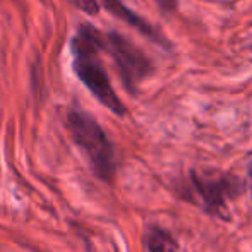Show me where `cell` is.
I'll return each mask as SVG.
<instances>
[{"mask_svg":"<svg viewBox=\"0 0 252 252\" xmlns=\"http://www.w3.org/2000/svg\"><path fill=\"white\" fill-rule=\"evenodd\" d=\"M70 50L74 55V72L81 83L110 112L120 117L126 115V105L117 96L108 74L98 59V52L103 50V34L91 24H83L70 41Z\"/></svg>","mask_w":252,"mask_h":252,"instance_id":"obj_1","label":"cell"},{"mask_svg":"<svg viewBox=\"0 0 252 252\" xmlns=\"http://www.w3.org/2000/svg\"><path fill=\"white\" fill-rule=\"evenodd\" d=\"M67 129L72 141L86 155L94 175L110 182L117 170L115 150L100 124L90 113L72 108L67 112Z\"/></svg>","mask_w":252,"mask_h":252,"instance_id":"obj_2","label":"cell"},{"mask_svg":"<svg viewBox=\"0 0 252 252\" xmlns=\"http://www.w3.org/2000/svg\"><path fill=\"white\" fill-rule=\"evenodd\" d=\"M190 184L196 194L201 197L202 208L223 220H228L226 202L239 197L244 190V182L232 173L192 172Z\"/></svg>","mask_w":252,"mask_h":252,"instance_id":"obj_3","label":"cell"},{"mask_svg":"<svg viewBox=\"0 0 252 252\" xmlns=\"http://www.w3.org/2000/svg\"><path fill=\"white\" fill-rule=\"evenodd\" d=\"M103 50L112 55L124 84L130 91L150 74L151 63L143 52L119 33L103 34Z\"/></svg>","mask_w":252,"mask_h":252,"instance_id":"obj_4","label":"cell"},{"mask_svg":"<svg viewBox=\"0 0 252 252\" xmlns=\"http://www.w3.org/2000/svg\"><path fill=\"white\" fill-rule=\"evenodd\" d=\"M98 3H101V5L105 7L110 14H113V16L119 17V19L126 21L129 26H134L137 31H141L143 34L153 38V40H159L158 34L155 33V30H153L150 24H148L144 19H141L136 12H132L129 7L124 5L122 0H98Z\"/></svg>","mask_w":252,"mask_h":252,"instance_id":"obj_5","label":"cell"},{"mask_svg":"<svg viewBox=\"0 0 252 252\" xmlns=\"http://www.w3.org/2000/svg\"><path fill=\"white\" fill-rule=\"evenodd\" d=\"M148 252H179V242L170 232H166L161 226L151 225L148 226L146 235H144Z\"/></svg>","mask_w":252,"mask_h":252,"instance_id":"obj_6","label":"cell"},{"mask_svg":"<svg viewBox=\"0 0 252 252\" xmlns=\"http://www.w3.org/2000/svg\"><path fill=\"white\" fill-rule=\"evenodd\" d=\"M249 179H251V187H252V161L249 163Z\"/></svg>","mask_w":252,"mask_h":252,"instance_id":"obj_7","label":"cell"}]
</instances>
